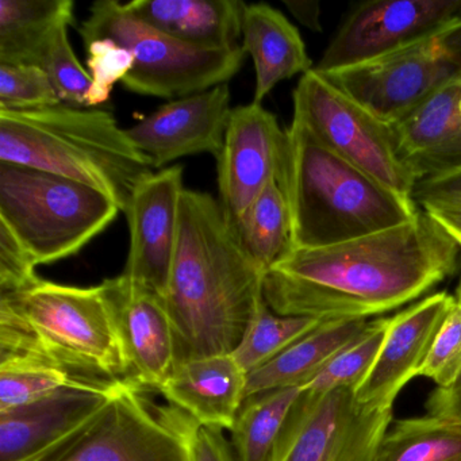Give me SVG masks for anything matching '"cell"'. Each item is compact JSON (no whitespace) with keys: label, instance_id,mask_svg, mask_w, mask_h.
I'll use <instances>...</instances> for the list:
<instances>
[{"label":"cell","instance_id":"6da1fadb","mask_svg":"<svg viewBox=\"0 0 461 461\" xmlns=\"http://www.w3.org/2000/svg\"><path fill=\"white\" fill-rule=\"evenodd\" d=\"M461 248L420 210L395 228L329 247L294 249L264 276L272 312L368 320L410 303L455 274Z\"/></svg>","mask_w":461,"mask_h":461},{"label":"cell","instance_id":"7a4b0ae2","mask_svg":"<svg viewBox=\"0 0 461 461\" xmlns=\"http://www.w3.org/2000/svg\"><path fill=\"white\" fill-rule=\"evenodd\" d=\"M266 275L245 253L220 201L185 188L164 296L176 341V366L233 353L258 304Z\"/></svg>","mask_w":461,"mask_h":461},{"label":"cell","instance_id":"3957f363","mask_svg":"<svg viewBox=\"0 0 461 461\" xmlns=\"http://www.w3.org/2000/svg\"><path fill=\"white\" fill-rule=\"evenodd\" d=\"M277 183L290 210L293 250L387 230L420 212L414 199L402 198L331 152L294 118Z\"/></svg>","mask_w":461,"mask_h":461},{"label":"cell","instance_id":"277c9868","mask_svg":"<svg viewBox=\"0 0 461 461\" xmlns=\"http://www.w3.org/2000/svg\"><path fill=\"white\" fill-rule=\"evenodd\" d=\"M0 355L39 358L104 382H134L104 282L94 287L37 277L0 294Z\"/></svg>","mask_w":461,"mask_h":461},{"label":"cell","instance_id":"5b68a950","mask_svg":"<svg viewBox=\"0 0 461 461\" xmlns=\"http://www.w3.org/2000/svg\"><path fill=\"white\" fill-rule=\"evenodd\" d=\"M0 163L82 183L125 212L136 185L156 171L107 110L56 104L0 110Z\"/></svg>","mask_w":461,"mask_h":461},{"label":"cell","instance_id":"8992f818","mask_svg":"<svg viewBox=\"0 0 461 461\" xmlns=\"http://www.w3.org/2000/svg\"><path fill=\"white\" fill-rule=\"evenodd\" d=\"M120 212L112 199L82 183L0 163V222L12 229L37 267L77 255Z\"/></svg>","mask_w":461,"mask_h":461},{"label":"cell","instance_id":"52a82bcc","mask_svg":"<svg viewBox=\"0 0 461 461\" xmlns=\"http://www.w3.org/2000/svg\"><path fill=\"white\" fill-rule=\"evenodd\" d=\"M85 45L110 39L131 50L134 67L123 79L126 90L153 98H185L226 85L242 64L241 45L222 50L199 48L148 25L117 0H98L79 28Z\"/></svg>","mask_w":461,"mask_h":461},{"label":"cell","instance_id":"ba28073f","mask_svg":"<svg viewBox=\"0 0 461 461\" xmlns=\"http://www.w3.org/2000/svg\"><path fill=\"white\" fill-rule=\"evenodd\" d=\"M322 75L391 125L461 77V18L387 55Z\"/></svg>","mask_w":461,"mask_h":461},{"label":"cell","instance_id":"9c48e42d","mask_svg":"<svg viewBox=\"0 0 461 461\" xmlns=\"http://www.w3.org/2000/svg\"><path fill=\"white\" fill-rule=\"evenodd\" d=\"M294 120L303 123L331 152L402 198L412 199L417 180L399 160L390 123L314 68L294 90Z\"/></svg>","mask_w":461,"mask_h":461},{"label":"cell","instance_id":"30bf717a","mask_svg":"<svg viewBox=\"0 0 461 461\" xmlns=\"http://www.w3.org/2000/svg\"><path fill=\"white\" fill-rule=\"evenodd\" d=\"M393 409L363 406L352 388L302 391L268 461H374Z\"/></svg>","mask_w":461,"mask_h":461},{"label":"cell","instance_id":"8fae6325","mask_svg":"<svg viewBox=\"0 0 461 461\" xmlns=\"http://www.w3.org/2000/svg\"><path fill=\"white\" fill-rule=\"evenodd\" d=\"M129 384L74 444L48 461H191L195 420Z\"/></svg>","mask_w":461,"mask_h":461},{"label":"cell","instance_id":"7c38bea8","mask_svg":"<svg viewBox=\"0 0 461 461\" xmlns=\"http://www.w3.org/2000/svg\"><path fill=\"white\" fill-rule=\"evenodd\" d=\"M461 18V0H369L339 26L320 63L321 74L374 60Z\"/></svg>","mask_w":461,"mask_h":461},{"label":"cell","instance_id":"4fadbf2b","mask_svg":"<svg viewBox=\"0 0 461 461\" xmlns=\"http://www.w3.org/2000/svg\"><path fill=\"white\" fill-rule=\"evenodd\" d=\"M183 167L155 171L134 188L126 204L131 245L122 276L164 298L168 290L185 193Z\"/></svg>","mask_w":461,"mask_h":461},{"label":"cell","instance_id":"5bb4252c","mask_svg":"<svg viewBox=\"0 0 461 461\" xmlns=\"http://www.w3.org/2000/svg\"><path fill=\"white\" fill-rule=\"evenodd\" d=\"M133 382L104 390H66L0 412V461H48L74 444Z\"/></svg>","mask_w":461,"mask_h":461},{"label":"cell","instance_id":"9a60e30c","mask_svg":"<svg viewBox=\"0 0 461 461\" xmlns=\"http://www.w3.org/2000/svg\"><path fill=\"white\" fill-rule=\"evenodd\" d=\"M285 131L261 104L234 107L217 158L221 206L237 225L260 194L276 182Z\"/></svg>","mask_w":461,"mask_h":461},{"label":"cell","instance_id":"2e32d148","mask_svg":"<svg viewBox=\"0 0 461 461\" xmlns=\"http://www.w3.org/2000/svg\"><path fill=\"white\" fill-rule=\"evenodd\" d=\"M230 101V88L226 83L169 101L126 131L155 169L167 168L179 158L201 153L217 158L233 112Z\"/></svg>","mask_w":461,"mask_h":461},{"label":"cell","instance_id":"e0dca14e","mask_svg":"<svg viewBox=\"0 0 461 461\" xmlns=\"http://www.w3.org/2000/svg\"><path fill=\"white\" fill-rule=\"evenodd\" d=\"M455 304L456 296L441 291L390 317L382 349L355 390L356 401L369 409H393L404 385L420 376L437 334Z\"/></svg>","mask_w":461,"mask_h":461},{"label":"cell","instance_id":"ac0fdd59","mask_svg":"<svg viewBox=\"0 0 461 461\" xmlns=\"http://www.w3.org/2000/svg\"><path fill=\"white\" fill-rule=\"evenodd\" d=\"M128 353L134 383L158 391L176 366V341L164 299L118 275L104 280Z\"/></svg>","mask_w":461,"mask_h":461},{"label":"cell","instance_id":"d6986e66","mask_svg":"<svg viewBox=\"0 0 461 461\" xmlns=\"http://www.w3.org/2000/svg\"><path fill=\"white\" fill-rule=\"evenodd\" d=\"M396 153L417 183L461 169V77L391 123Z\"/></svg>","mask_w":461,"mask_h":461},{"label":"cell","instance_id":"ffe728a7","mask_svg":"<svg viewBox=\"0 0 461 461\" xmlns=\"http://www.w3.org/2000/svg\"><path fill=\"white\" fill-rule=\"evenodd\" d=\"M248 375L231 353L177 364L158 393L198 425L230 430L245 401Z\"/></svg>","mask_w":461,"mask_h":461},{"label":"cell","instance_id":"44dd1931","mask_svg":"<svg viewBox=\"0 0 461 461\" xmlns=\"http://www.w3.org/2000/svg\"><path fill=\"white\" fill-rule=\"evenodd\" d=\"M129 9L148 25L199 48L239 47L248 5L241 0H134Z\"/></svg>","mask_w":461,"mask_h":461},{"label":"cell","instance_id":"7402d4cb","mask_svg":"<svg viewBox=\"0 0 461 461\" xmlns=\"http://www.w3.org/2000/svg\"><path fill=\"white\" fill-rule=\"evenodd\" d=\"M241 47L255 64V104H261L283 80L303 77L314 68L298 29L267 4L248 5L245 9Z\"/></svg>","mask_w":461,"mask_h":461},{"label":"cell","instance_id":"603a6c76","mask_svg":"<svg viewBox=\"0 0 461 461\" xmlns=\"http://www.w3.org/2000/svg\"><path fill=\"white\" fill-rule=\"evenodd\" d=\"M369 321L325 320L274 360L248 375L245 398L253 393L309 384L326 364L357 339Z\"/></svg>","mask_w":461,"mask_h":461},{"label":"cell","instance_id":"cb8c5ba5","mask_svg":"<svg viewBox=\"0 0 461 461\" xmlns=\"http://www.w3.org/2000/svg\"><path fill=\"white\" fill-rule=\"evenodd\" d=\"M72 0H0V64L41 67L63 26L74 23Z\"/></svg>","mask_w":461,"mask_h":461},{"label":"cell","instance_id":"d4e9b609","mask_svg":"<svg viewBox=\"0 0 461 461\" xmlns=\"http://www.w3.org/2000/svg\"><path fill=\"white\" fill-rule=\"evenodd\" d=\"M122 383L125 382L77 376L29 356L0 355V412L34 403L61 391L104 390Z\"/></svg>","mask_w":461,"mask_h":461},{"label":"cell","instance_id":"484cf974","mask_svg":"<svg viewBox=\"0 0 461 461\" xmlns=\"http://www.w3.org/2000/svg\"><path fill=\"white\" fill-rule=\"evenodd\" d=\"M234 230L245 253L264 275L293 252L290 210L277 180L250 204Z\"/></svg>","mask_w":461,"mask_h":461},{"label":"cell","instance_id":"4316f807","mask_svg":"<svg viewBox=\"0 0 461 461\" xmlns=\"http://www.w3.org/2000/svg\"><path fill=\"white\" fill-rule=\"evenodd\" d=\"M302 387L279 388L247 396L230 429L239 461H268L277 437L301 396Z\"/></svg>","mask_w":461,"mask_h":461},{"label":"cell","instance_id":"83f0119b","mask_svg":"<svg viewBox=\"0 0 461 461\" xmlns=\"http://www.w3.org/2000/svg\"><path fill=\"white\" fill-rule=\"evenodd\" d=\"M374 461H461V423L434 415L395 420Z\"/></svg>","mask_w":461,"mask_h":461},{"label":"cell","instance_id":"f1b7e54d","mask_svg":"<svg viewBox=\"0 0 461 461\" xmlns=\"http://www.w3.org/2000/svg\"><path fill=\"white\" fill-rule=\"evenodd\" d=\"M322 321L325 320L276 314L264 299L231 355L245 374H252L318 328Z\"/></svg>","mask_w":461,"mask_h":461},{"label":"cell","instance_id":"f546056e","mask_svg":"<svg viewBox=\"0 0 461 461\" xmlns=\"http://www.w3.org/2000/svg\"><path fill=\"white\" fill-rule=\"evenodd\" d=\"M390 318L369 321L366 330L339 350L325 368L304 385V391L325 393L336 388L356 390L374 366L387 333Z\"/></svg>","mask_w":461,"mask_h":461},{"label":"cell","instance_id":"4dcf8cb0","mask_svg":"<svg viewBox=\"0 0 461 461\" xmlns=\"http://www.w3.org/2000/svg\"><path fill=\"white\" fill-rule=\"evenodd\" d=\"M52 80L36 66L0 64V110L32 112L60 104Z\"/></svg>","mask_w":461,"mask_h":461},{"label":"cell","instance_id":"1f68e13d","mask_svg":"<svg viewBox=\"0 0 461 461\" xmlns=\"http://www.w3.org/2000/svg\"><path fill=\"white\" fill-rule=\"evenodd\" d=\"M69 26H63L50 42L41 67L52 80L61 104L86 107L93 79L77 60L68 39Z\"/></svg>","mask_w":461,"mask_h":461},{"label":"cell","instance_id":"d6a6232c","mask_svg":"<svg viewBox=\"0 0 461 461\" xmlns=\"http://www.w3.org/2000/svg\"><path fill=\"white\" fill-rule=\"evenodd\" d=\"M88 53L87 68L93 85L86 96V109L101 106L112 96L117 83L131 74L134 56L131 50L110 39H99L86 45Z\"/></svg>","mask_w":461,"mask_h":461},{"label":"cell","instance_id":"836d02e7","mask_svg":"<svg viewBox=\"0 0 461 461\" xmlns=\"http://www.w3.org/2000/svg\"><path fill=\"white\" fill-rule=\"evenodd\" d=\"M412 199L461 248V169L417 183Z\"/></svg>","mask_w":461,"mask_h":461},{"label":"cell","instance_id":"e575fe53","mask_svg":"<svg viewBox=\"0 0 461 461\" xmlns=\"http://www.w3.org/2000/svg\"><path fill=\"white\" fill-rule=\"evenodd\" d=\"M420 376L433 380L439 388L449 387L461 376V303L457 301L442 323Z\"/></svg>","mask_w":461,"mask_h":461},{"label":"cell","instance_id":"d590c367","mask_svg":"<svg viewBox=\"0 0 461 461\" xmlns=\"http://www.w3.org/2000/svg\"><path fill=\"white\" fill-rule=\"evenodd\" d=\"M28 250L6 223L0 222V294L13 293L39 277Z\"/></svg>","mask_w":461,"mask_h":461},{"label":"cell","instance_id":"8d00e7d4","mask_svg":"<svg viewBox=\"0 0 461 461\" xmlns=\"http://www.w3.org/2000/svg\"><path fill=\"white\" fill-rule=\"evenodd\" d=\"M191 461H239L231 442L223 429L214 426H194L191 433Z\"/></svg>","mask_w":461,"mask_h":461},{"label":"cell","instance_id":"74e56055","mask_svg":"<svg viewBox=\"0 0 461 461\" xmlns=\"http://www.w3.org/2000/svg\"><path fill=\"white\" fill-rule=\"evenodd\" d=\"M429 415L461 423V376L449 387H437L426 402Z\"/></svg>","mask_w":461,"mask_h":461},{"label":"cell","instance_id":"f35d334b","mask_svg":"<svg viewBox=\"0 0 461 461\" xmlns=\"http://www.w3.org/2000/svg\"><path fill=\"white\" fill-rule=\"evenodd\" d=\"M285 6L293 17L304 28L315 33L322 32L321 25V6L314 0H285Z\"/></svg>","mask_w":461,"mask_h":461},{"label":"cell","instance_id":"ab89813d","mask_svg":"<svg viewBox=\"0 0 461 461\" xmlns=\"http://www.w3.org/2000/svg\"><path fill=\"white\" fill-rule=\"evenodd\" d=\"M456 301L461 303V283L458 285L457 291H456Z\"/></svg>","mask_w":461,"mask_h":461}]
</instances>
